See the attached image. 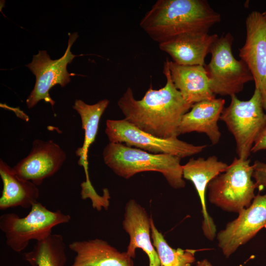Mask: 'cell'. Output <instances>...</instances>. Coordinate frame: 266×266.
I'll return each instance as SVG.
<instances>
[{"mask_svg":"<svg viewBox=\"0 0 266 266\" xmlns=\"http://www.w3.org/2000/svg\"><path fill=\"white\" fill-rule=\"evenodd\" d=\"M168 61L166 59L164 66L166 78L164 87L154 90L150 85L140 100L134 98L133 90L128 87L117 102L125 120L142 131L164 139L179 135L182 117L193 105L184 100L174 86Z\"/></svg>","mask_w":266,"mask_h":266,"instance_id":"6da1fadb","label":"cell"},{"mask_svg":"<svg viewBox=\"0 0 266 266\" xmlns=\"http://www.w3.org/2000/svg\"><path fill=\"white\" fill-rule=\"evenodd\" d=\"M221 19L205 0H158L139 25L159 44L186 33H208Z\"/></svg>","mask_w":266,"mask_h":266,"instance_id":"7a4b0ae2","label":"cell"},{"mask_svg":"<svg viewBox=\"0 0 266 266\" xmlns=\"http://www.w3.org/2000/svg\"><path fill=\"white\" fill-rule=\"evenodd\" d=\"M105 164L118 176L129 179L146 171L162 174L173 188H183L181 158L167 154H154L122 143L109 142L102 153Z\"/></svg>","mask_w":266,"mask_h":266,"instance_id":"3957f363","label":"cell"},{"mask_svg":"<svg viewBox=\"0 0 266 266\" xmlns=\"http://www.w3.org/2000/svg\"><path fill=\"white\" fill-rule=\"evenodd\" d=\"M250 161L235 157L226 169L213 178L207 190L209 202L229 212L238 213L248 207L255 197Z\"/></svg>","mask_w":266,"mask_h":266,"instance_id":"277c9868","label":"cell"},{"mask_svg":"<svg viewBox=\"0 0 266 266\" xmlns=\"http://www.w3.org/2000/svg\"><path fill=\"white\" fill-rule=\"evenodd\" d=\"M30 209L22 218L14 213H5L0 217V230L4 234L6 244L16 252L24 250L31 240L37 241L47 237L54 227L67 223L71 219L69 215L60 210L51 211L39 202Z\"/></svg>","mask_w":266,"mask_h":266,"instance_id":"5b68a950","label":"cell"},{"mask_svg":"<svg viewBox=\"0 0 266 266\" xmlns=\"http://www.w3.org/2000/svg\"><path fill=\"white\" fill-rule=\"evenodd\" d=\"M233 41L230 33L218 37L211 47L210 61L204 66L210 90L215 95H236L243 90L245 84L253 81L246 64L234 58Z\"/></svg>","mask_w":266,"mask_h":266,"instance_id":"8992f818","label":"cell"},{"mask_svg":"<svg viewBox=\"0 0 266 266\" xmlns=\"http://www.w3.org/2000/svg\"><path fill=\"white\" fill-rule=\"evenodd\" d=\"M262 99L256 88L251 98L239 100L236 95L231 97L229 105L224 107L220 120L225 123L235 141L238 158L246 160L252 148L266 123Z\"/></svg>","mask_w":266,"mask_h":266,"instance_id":"52a82bcc","label":"cell"},{"mask_svg":"<svg viewBox=\"0 0 266 266\" xmlns=\"http://www.w3.org/2000/svg\"><path fill=\"white\" fill-rule=\"evenodd\" d=\"M105 133L110 142L119 143L154 154L184 158L202 152L207 145H195L177 137L164 139L142 131L125 119H108Z\"/></svg>","mask_w":266,"mask_h":266,"instance_id":"ba28073f","label":"cell"},{"mask_svg":"<svg viewBox=\"0 0 266 266\" xmlns=\"http://www.w3.org/2000/svg\"><path fill=\"white\" fill-rule=\"evenodd\" d=\"M78 36L77 33L69 34L67 49L60 59L51 60L46 51L39 50L37 55L33 56L32 62L26 65L36 77L34 87L26 101L29 109L42 100L53 107L55 101L50 97V90L57 84L65 86L70 82V76L76 75L69 73L66 67L77 56L72 54L70 48Z\"/></svg>","mask_w":266,"mask_h":266,"instance_id":"9c48e42d","label":"cell"},{"mask_svg":"<svg viewBox=\"0 0 266 266\" xmlns=\"http://www.w3.org/2000/svg\"><path fill=\"white\" fill-rule=\"evenodd\" d=\"M263 228H266V194L255 196L251 204L217 234L218 247L229 258Z\"/></svg>","mask_w":266,"mask_h":266,"instance_id":"30bf717a","label":"cell"},{"mask_svg":"<svg viewBox=\"0 0 266 266\" xmlns=\"http://www.w3.org/2000/svg\"><path fill=\"white\" fill-rule=\"evenodd\" d=\"M245 27V41L239 49V56L253 76L266 111V19L262 13L252 11L246 18Z\"/></svg>","mask_w":266,"mask_h":266,"instance_id":"8fae6325","label":"cell"},{"mask_svg":"<svg viewBox=\"0 0 266 266\" xmlns=\"http://www.w3.org/2000/svg\"><path fill=\"white\" fill-rule=\"evenodd\" d=\"M66 158L65 152L52 140L36 139L33 141L29 155L16 164L13 169L20 178L39 186L60 169Z\"/></svg>","mask_w":266,"mask_h":266,"instance_id":"7c38bea8","label":"cell"},{"mask_svg":"<svg viewBox=\"0 0 266 266\" xmlns=\"http://www.w3.org/2000/svg\"><path fill=\"white\" fill-rule=\"evenodd\" d=\"M228 166L227 164L219 161L216 156H210L206 159L191 158L182 165L183 178L193 183L199 195L203 216L201 228L204 236L210 241L215 238L217 230L207 210L205 194L210 182L224 172Z\"/></svg>","mask_w":266,"mask_h":266,"instance_id":"4fadbf2b","label":"cell"},{"mask_svg":"<svg viewBox=\"0 0 266 266\" xmlns=\"http://www.w3.org/2000/svg\"><path fill=\"white\" fill-rule=\"evenodd\" d=\"M151 220L145 209L133 199L126 204L122 225L129 235L127 253L134 258L135 250L141 248L147 254L149 266H160L156 250L151 239Z\"/></svg>","mask_w":266,"mask_h":266,"instance_id":"5bb4252c","label":"cell"},{"mask_svg":"<svg viewBox=\"0 0 266 266\" xmlns=\"http://www.w3.org/2000/svg\"><path fill=\"white\" fill-rule=\"evenodd\" d=\"M218 37L208 33H189L159 43V46L178 65L204 66L205 59Z\"/></svg>","mask_w":266,"mask_h":266,"instance_id":"9a60e30c","label":"cell"},{"mask_svg":"<svg viewBox=\"0 0 266 266\" xmlns=\"http://www.w3.org/2000/svg\"><path fill=\"white\" fill-rule=\"evenodd\" d=\"M225 100L214 98L194 104L181 119L179 135L192 132L205 133L213 145L220 141L221 133L218 125Z\"/></svg>","mask_w":266,"mask_h":266,"instance_id":"2e32d148","label":"cell"},{"mask_svg":"<svg viewBox=\"0 0 266 266\" xmlns=\"http://www.w3.org/2000/svg\"><path fill=\"white\" fill-rule=\"evenodd\" d=\"M69 248L76 255L71 266H133L127 252H120L102 239L74 241Z\"/></svg>","mask_w":266,"mask_h":266,"instance_id":"e0dca14e","label":"cell"},{"mask_svg":"<svg viewBox=\"0 0 266 266\" xmlns=\"http://www.w3.org/2000/svg\"><path fill=\"white\" fill-rule=\"evenodd\" d=\"M168 64L171 79L187 102L193 105L216 98L204 66H182L169 60Z\"/></svg>","mask_w":266,"mask_h":266,"instance_id":"ac0fdd59","label":"cell"},{"mask_svg":"<svg viewBox=\"0 0 266 266\" xmlns=\"http://www.w3.org/2000/svg\"><path fill=\"white\" fill-rule=\"evenodd\" d=\"M0 176L3 184L0 198V210L17 206L31 208L38 202L39 192L37 186L18 177L13 167L2 159L0 160Z\"/></svg>","mask_w":266,"mask_h":266,"instance_id":"d6986e66","label":"cell"},{"mask_svg":"<svg viewBox=\"0 0 266 266\" xmlns=\"http://www.w3.org/2000/svg\"><path fill=\"white\" fill-rule=\"evenodd\" d=\"M109 100L104 99L94 104H88L81 100H76L72 107L79 114L82 128L84 131L82 146L77 149L76 155L79 157V164L83 166L85 173H88V152L97 136L101 117L107 107Z\"/></svg>","mask_w":266,"mask_h":266,"instance_id":"ffe728a7","label":"cell"},{"mask_svg":"<svg viewBox=\"0 0 266 266\" xmlns=\"http://www.w3.org/2000/svg\"><path fill=\"white\" fill-rule=\"evenodd\" d=\"M24 259L32 266H65L67 258L63 236L51 233L37 241L33 248L25 253Z\"/></svg>","mask_w":266,"mask_h":266,"instance_id":"44dd1931","label":"cell"},{"mask_svg":"<svg viewBox=\"0 0 266 266\" xmlns=\"http://www.w3.org/2000/svg\"><path fill=\"white\" fill-rule=\"evenodd\" d=\"M151 236L160 260V266H192L195 262L196 251L174 249L170 247L163 234L157 229L152 218Z\"/></svg>","mask_w":266,"mask_h":266,"instance_id":"7402d4cb","label":"cell"},{"mask_svg":"<svg viewBox=\"0 0 266 266\" xmlns=\"http://www.w3.org/2000/svg\"><path fill=\"white\" fill-rule=\"evenodd\" d=\"M80 186V195L83 200L91 199L93 207L98 210H100L102 207L105 209L108 208L110 196L109 191L106 188L103 189V195L100 196L97 194L91 181H85L81 184Z\"/></svg>","mask_w":266,"mask_h":266,"instance_id":"603a6c76","label":"cell"},{"mask_svg":"<svg viewBox=\"0 0 266 266\" xmlns=\"http://www.w3.org/2000/svg\"><path fill=\"white\" fill-rule=\"evenodd\" d=\"M253 178L257 188H266V163L255 161L253 165Z\"/></svg>","mask_w":266,"mask_h":266,"instance_id":"cb8c5ba5","label":"cell"},{"mask_svg":"<svg viewBox=\"0 0 266 266\" xmlns=\"http://www.w3.org/2000/svg\"><path fill=\"white\" fill-rule=\"evenodd\" d=\"M266 149V123L263 130L256 139L251 149V152L256 153L258 151Z\"/></svg>","mask_w":266,"mask_h":266,"instance_id":"d4e9b609","label":"cell"},{"mask_svg":"<svg viewBox=\"0 0 266 266\" xmlns=\"http://www.w3.org/2000/svg\"><path fill=\"white\" fill-rule=\"evenodd\" d=\"M196 266H213L211 263L207 259H203L197 262Z\"/></svg>","mask_w":266,"mask_h":266,"instance_id":"484cf974","label":"cell"},{"mask_svg":"<svg viewBox=\"0 0 266 266\" xmlns=\"http://www.w3.org/2000/svg\"><path fill=\"white\" fill-rule=\"evenodd\" d=\"M264 17H265V18L266 19V9L265 10V11L262 13Z\"/></svg>","mask_w":266,"mask_h":266,"instance_id":"4316f807","label":"cell"}]
</instances>
